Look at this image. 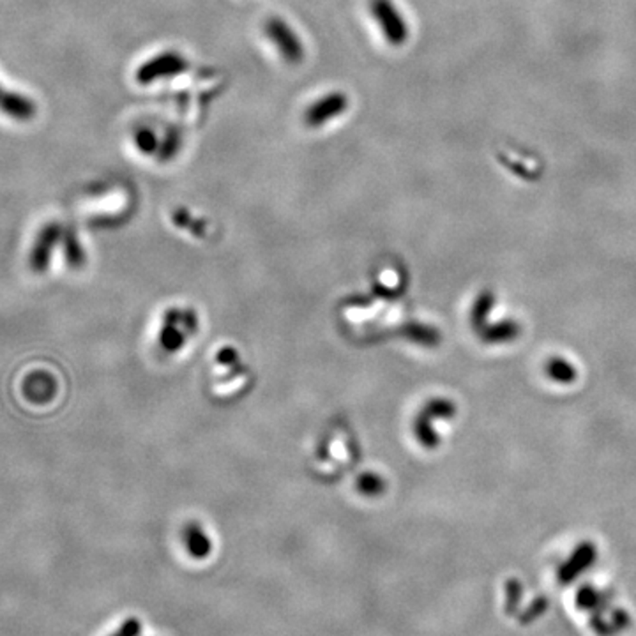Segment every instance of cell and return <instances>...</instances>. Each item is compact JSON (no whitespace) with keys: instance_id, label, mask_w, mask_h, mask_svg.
Returning a JSON list of instances; mask_svg holds the SVG:
<instances>
[{"instance_id":"obj_5","label":"cell","mask_w":636,"mask_h":636,"mask_svg":"<svg viewBox=\"0 0 636 636\" xmlns=\"http://www.w3.org/2000/svg\"><path fill=\"white\" fill-rule=\"evenodd\" d=\"M2 110L11 119L18 120V122H27V120L36 117L38 106H36V103L30 97L23 96L20 92L6 90L4 96H2Z\"/></svg>"},{"instance_id":"obj_3","label":"cell","mask_w":636,"mask_h":636,"mask_svg":"<svg viewBox=\"0 0 636 636\" xmlns=\"http://www.w3.org/2000/svg\"><path fill=\"white\" fill-rule=\"evenodd\" d=\"M348 106V99L343 92H331L308 106L304 112V122L308 127H320L334 117L341 115Z\"/></svg>"},{"instance_id":"obj_7","label":"cell","mask_w":636,"mask_h":636,"mask_svg":"<svg viewBox=\"0 0 636 636\" xmlns=\"http://www.w3.org/2000/svg\"><path fill=\"white\" fill-rule=\"evenodd\" d=\"M136 146L143 153H153V149L156 147V138H154V134L149 129H141L136 134Z\"/></svg>"},{"instance_id":"obj_8","label":"cell","mask_w":636,"mask_h":636,"mask_svg":"<svg viewBox=\"0 0 636 636\" xmlns=\"http://www.w3.org/2000/svg\"><path fill=\"white\" fill-rule=\"evenodd\" d=\"M138 633H140V622L129 619V621L124 622V626L119 629V633L115 636H136Z\"/></svg>"},{"instance_id":"obj_1","label":"cell","mask_w":636,"mask_h":636,"mask_svg":"<svg viewBox=\"0 0 636 636\" xmlns=\"http://www.w3.org/2000/svg\"><path fill=\"white\" fill-rule=\"evenodd\" d=\"M264 32L276 50L279 52L281 59L287 60L288 64H301L304 59V46L297 34L288 27L287 22L281 18H271L265 22Z\"/></svg>"},{"instance_id":"obj_4","label":"cell","mask_w":636,"mask_h":636,"mask_svg":"<svg viewBox=\"0 0 636 636\" xmlns=\"http://www.w3.org/2000/svg\"><path fill=\"white\" fill-rule=\"evenodd\" d=\"M372 9L373 16L380 23L383 34H386V38L393 45H398L405 38V25H403L402 18L398 16V11H395V8H393L389 0H373Z\"/></svg>"},{"instance_id":"obj_2","label":"cell","mask_w":636,"mask_h":636,"mask_svg":"<svg viewBox=\"0 0 636 636\" xmlns=\"http://www.w3.org/2000/svg\"><path fill=\"white\" fill-rule=\"evenodd\" d=\"M188 69V60L177 52H163L141 64L136 69V82L140 85H149L156 80L175 76Z\"/></svg>"},{"instance_id":"obj_6","label":"cell","mask_w":636,"mask_h":636,"mask_svg":"<svg viewBox=\"0 0 636 636\" xmlns=\"http://www.w3.org/2000/svg\"><path fill=\"white\" fill-rule=\"evenodd\" d=\"M186 543H188V550H190V553L197 558L207 557L209 550H211V543H209V539L205 537V534L202 532L200 528H197V527H191L190 530H188Z\"/></svg>"}]
</instances>
